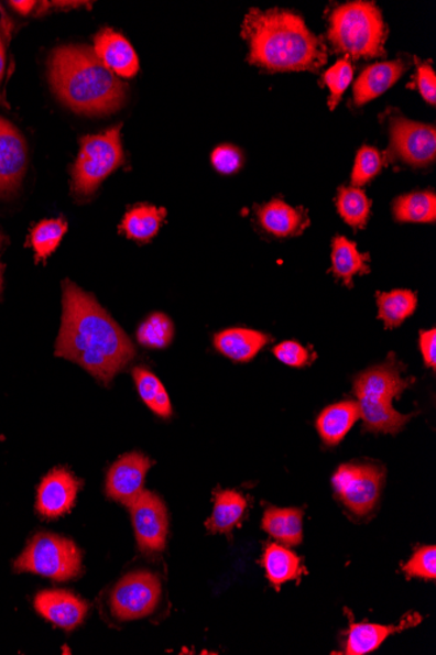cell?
<instances>
[{
  "instance_id": "cell-5",
  "label": "cell",
  "mask_w": 436,
  "mask_h": 655,
  "mask_svg": "<svg viewBox=\"0 0 436 655\" xmlns=\"http://www.w3.org/2000/svg\"><path fill=\"white\" fill-rule=\"evenodd\" d=\"M386 34L382 12L375 3L350 2L330 13L328 39L337 52L348 57H383Z\"/></svg>"
},
{
  "instance_id": "cell-37",
  "label": "cell",
  "mask_w": 436,
  "mask_h": 655,
  "mask_svg": "<svg viewBox=\"0 0 436 655\" xmlns=\"http://www.w3.org/2000/svg\"><path fill=\"white\" fill-rule=\"evenodd\" d=\"M273 354L283 364L294 368H304L314 359V354L306 347L293 340L283 341V343L274 347Z\"/></svg>"
},
{
  "instance_id": "cell-16",
  "label": "cell",
  "mask_w": 436,
  "mask_h": 655,
  "mask_svg": "<svg viewBox=\"0 0 436 655\" xmlns=\"http://www.w3.org/2000/svg\"><path fill=\"white\" fill-rule=\"evenodd\" d=\"M94 51L102 64L121 78H132L139 72L138 55L122 34L102 30L96 34Z\"/></svg>"
},
{
  "instance_id": "cell-36",
  "label": "cell",
  "mask_w": 436,
  "mask_h": 655,
  "mask_svg": "<svg viewBox=\"0 0 436 655\" xmlns=\"http://www.w3.org/2000/svg\"><path fill=\"white\" fill-rule=\"evenodd\" d=\"M11 30L12 23L3 12L2 18H0V106L6 107V83L9 80L12 68L10 57Z\"/></svg>"
},
{
  "instance_id": "cell-18",
  "label": "cell",
  "mask_w": 436,
  "mask_h": 655,
  "mask_svg": "<svg viewBox=\"0 0 436 655\" xmlns=\"http://www.w3.org/2000/svg\"><path fill=\"white\" fill-rule=\"evenodd\" d=\"M257 215L264 231L276 237L298 236L305 231L309 222L305 210L279 199L259 207Z\"/></svg>"
},
{
  "instance_id": "cell-23",
  "label": "cell",
  "mask_w": 436,
  "mask_h": 655,
  "mask_svg": "<svg viewBox=\"0 0 436 655\" xmlns=\"http://www.w3.org/2000/svg\"><path fill=\"white\" fill-rule=\"evenodd\" d=\"M248 507V501L236 491H221L216 494L212 515L206 527L210 534H229L239 522Z\"/></svg>"
},
{
  "instance_id": "cell-17",
  "label": "cell",
  "mask_w": 436,
  "mask_h": 655,
  "mask_svg": "<svg viewBox=\"0 0 436 655\" xmlns=\"http://www.w3.org/2000/svg\"><path fill=\"white\" fill-rule=\"evenodd\" d=\"M406 72L403 61L381 62L364 69L355 83L353 97L357 107L377 99L393 85H396L401 76Z\"/></svg>"
},
{
  "instance_id": "cell-39",
  "label": "cell",
  "mask_w": 436,
  "mask_h": 655,
  "mask_svg": "<svg viewBox=\"0 0 436 655\" xmlns=\"http://www.w3.org/2000/svg\"><path fill=\"white\" fill-rule=\"evenodd\" d=\"M417 87L424 99L435 106L436 102V75L430 65H422L417 72Z\"/></svg>"
},
{
  "instance_id": "cell-22",
  "label": "cell",
  "mask_w": 436,
  "mask_h": 655,
  "mask_svg": "<svg viewBox=\"0 0 436 655\" xmlns=\"http://www.w3.org/2000/svg\"><path fill=\"white\" fill-rule=\"evenodd\" d=\"M370 256L358 252L357 243L347 237L337 236L333 243V273L341 279L349 288L353 287V279L358 274L370 273Z\"/></svg>"
},
{
  "instance_id": "cell-32",
  "label": "cell",
  "mask_w": 436,
  "mask_h": 655,
  "mask_svg": "<svg viewBox=\"0 0 436 655\" xmlns=\"http://www.w3.org/2000/svg\"><path fill=\"white\" fill-rule=\"evenodd\" d=\"M67 228V222L63 219L44 220L33 228L31 242L37 260H46L55 252L65 237Z\"/></svg>"
},
{
  "instance_id": "cell-4",
  "label": "cell",
  "mask_w": 436,
  "mask_h": 655,
  "mask_svg": "<svg viewBox=\"0 0 436 655\" xmlns=\"http://www.w3.org/2000/svg\"><path fill=\"white\" fill-rule=\"evenodd\" d=\"M399 360L391 358L384 364L372 367L357 375L353 392L360 408L364 430L371 434L397 435L412 415L400 414L392 403L413 383L401 378Z\"/></svg>"
},
{
  "instance_id": "cell-9",
  "label": "cell",
  "mask_w": 436,
  "mask_h": 655,
  "mask_svg": "<svg viewBox=\"0 0 436 655\" xmlns=\"http://www.w3.org/2000/svg\"><path fill=\"white\" fill-rule=\"evenodd\" d=\"M161 598V581L151 571H132L116 585L110 594L111 611L119 620L150 616Z\"/></svg>"
},
{
  "instance_id": "cell-3",
  "label": "cell",
  "mask_w": 436,
  "mask_h": 655,
  "mask_svg": "<svg viewBox=\"0 0 436 655\" xmlns=\"http://www.w3.org/2000/svg\"><path fill=\"white\" fill-rule=\"evenodd\" d=\"M48 79L56 96L77 113H115L126 99L124 83L102 64L94 48L67 45L48 59Z\"/></svg>"
},
{
  "instance_id": "cell-8",
  "label": "cell",
  "mask_w": 436,
  "mask_h": 655,
  "mask_svg": "<svg viewBox=\"0 0 436 655\" xmlns=\"http://www.w3.org/2000/svg\"><path fill=\"white\" fill-rule=\"evenodd\" d=\"M385 471L375 465L347 463L335 472L337 498L351 513L369 514L375 507L384 484Z\"/></svg>"
},
{
  "instance_id": "cell-42",
  "label": "cell",
  "mask_w": 436,
  "mask_h": 655,
  "mask_svg": "<svg viewBox=\"0 0 436 655\" xmlns=\"http://www.w3.org/2000/svg\"><path fill=\"white\" fill-rule=\"evenodd\" d=\"M2 285H3V264L0 263V292H2Z\"/></svg>"
},
{
  "instance_id": "cell-40",
  "label": "cell",
  "mask_w": 436,
  "mask_h": 655,
  "mask_svg": "<svg viewBox=\"0 0 436 655\" xmlns=\"http://www.w3.org/2000/svg\"><path fill=\"white\" fill-rule=\"evenodd\" d=\"M419 347L422 357H424L425 365L434 369L436 368V330L421 331Z\"/></svg>"
},
{
  "instance_id": "cell-26",
  "label": "cell",
  "mask_w": 436,
  "mask_h": 655,
  "mask_svg": "<svg viewBox=\"0 0 436 655\" xmlns=\"http://www.w3.org/2000/svg\"><path fill=\"white\" fill-rule=\"evenodd\" d=\"M165 216V208L139 205L126 214L121 229L129 239L146 242L157 234Z\"/></svg>"
},
{
  "instance_id": "cell-28",
  "label": "cell",
  "mask_w": 436,
  "mask_h": 655,
  "mask_svg": "<svg viewBox=\"0 0 436 655\" xmlns=\"http://www.w3.org/2000/svg\"><path fill=\"white\" fill-rule=\"evenodd\" d=\"M140 399L160 417H171L173 407L166 389L150 369L138 367L132 372Z\"/></svg>"
},
{
  "instance_id": "cell-19",
  "label": "cell",
  "mask_w": 436,
  "mask_h": 655,
  "mask_svg": "<svg viewBox=\"0 0 436 655\" xmlns=\"http://www.w3.org/2000/svg\"><path fill=\"white\" fill-rule=\"evenodd\" d=\"M270 340L271 337L264 332L233 327L216 334L214 343L216 350L225 358L236 362H248L254 359Z\"/></svg>"
},
{
  "instance_id": "cell-38",
  "label": "cell",
  "mask_w": 436,
  "mask_h": 655,
  "mask_svg": "<svg viewBox=\"0 0 436 655\" xmlns=\"http://www.w3.org/2000/svg\"><path fill=\"white\" fill-rule=\"evenodd\" d=\"M212 163L220 173H236L242 166V153L233 145H221L214 151Z\"/></svg>"
},
{
  "instance_id": "cell-2",
  "label": "cell",
  "mask_w": 436,
  "mask_h": 655,
  "mask_svg": "<svg viewBox=\"0 0 436 655\" xmlns=\"http://www.w3.org/2000/svg\"><path fill=\"white\" fill-rule=\"evenodd\" d=\"M242 34L251 64L270 72H319L328 59L325 43L290 11L251 10Z\"/></svg>"
},
{
  "instance_id": "cell-7",
  "label": "cell",
  "mask_w": 436,
  "mask_h": 655,
  "mask_svg": "<svg viewBox=\"0 0 436 655\" xmlns=\"http://www.w3.org/2000/svg\"><path fill=\"white\" fill-rule=\"evenodd\" d=\"M121 124L98 135L84 137L79 156L73 168V190L77 195L94 194L102 181L124 162Z\"/></svg>"
},
{
  "instance_id": "cell-34",
  "label": "cell",
  "mask_w": 436,
  "mask_h": 655,
  "mask_svg": "<svg viewBox=\"0 0 436 655\" xmlns=\"http://www.w3.org/2000/svg\"><path fill=\"white\" fill-rule=\"evenodd\" d=\"M351 80H353V66L348 58L340 59L325 74V83L330 90V109H335L340 102Z\"/></svg>"
},
{
  "instance_id": "cell-6",
  "label": "cell",
  "mask_w": 436,
  "mask_h": 655,
  "mask_svg": "<svg viewBox=\"0 0 436 655\" xmlns=\"http://www.w3.org/2000/svg\"><path fill=\"white\" fill-rule=\"evenodd\" d=\"M13 569L58 582L74 580L81 575V554L73 541L55 534L40 533L28 543L24 553L13 564Z\"/></svg>"
},
{
  "instance_id": "cell-20",
  "label": "cell",
  "mask_w": 436,
  "mask_h": 655,
  "mask_svg": "<svg viewBox=\"0 0 436 655\" xmlns=\"http://www.w3.org/2000/svg\"><path fill=\"white\" fill-rule=\"evenodd\" d=\"M358 419H360V408L357 402H340L321 411L316 421V429L323 443L336 446L346 438Z\"/></svg>"
},
{
  "instance_id": "cell-33",
  "label": "cell",
  "mask_w": 436,
  "mask_h": 655,
  "mask_svg": "<svg viewBox=\"0 0 436 655\" xmlns=\"http://www.w3.org/2000/svg\"><path fill=\"white\" fill-rule=\"evenodd\" d=\"M383 168V159L381 152L374 148L364 145L358 151L353 173H351V184L360 187L369 184L372 178L378 176Z\"/></svg>"
},
{
  "instance_id": "cell-29",
  "label": "cell",
  "mask_w": 436,
  "mask_h": 655,
  "mask_svg": "<svg viewBox=\"0 0 436 655\" xmlns=\"http://www.w3.org/2000/svg\"><path fill=\"white\" fill-rule=\"evenodd\" d=\"M393 216L400 222H435V193L416 192L401 195L393 204Z\"/></svg>"
},
{
  "instance_id": "cell-15",
  "label": "cell",
  "mask_w": 436,
  "mask_h": 655,
  "mask_svg": "<svg viewBox=\"0 0 436 655\" xmlns=\"http://www.w3.org/2000/svg\"><path fill=\"white\" fill-rule=\"evenodd\" d=\"M34 608L41 616L59 629L72 632L88 613V604L66 590H45L34 598Z\"/></svg>"
},
{
  "instance_id": "cell-13",
  "label": "cell",
  "mask_w": 436,
  "mask_h": 655,
  "mask_svg": "<svg viewBox=\"0 0 436 655\" xmlns=\"http://www.w3.org/2000/svg\"><path fill=\"white\" fill-rule=\"evenodd\" d=\"M28 148L20 131L0 117V197H10L24 178Z\"/></svg>"
},
{
  "instance_id": "cell-11",
  "label": "cell",
  "mask_w": 436,
  "mask_h": 655,
  "mask_svg": "<svg viewBox=\"0 0 436 655\" xmlns=\"http://www.w3.org/2000/svg\"><path fill=\"white\" fill-rule=\"evenodd\" d=\"M390 134L391 150L404 163L426 166L435 162L436 130L433 124L393 118Z\"/></svg>"
},
{
  "instance_id": "cell-1",
  "label": "cell",
  "mask_w": 436,
  "mask_h": 655,
  "mask_svg": "<svg viewBox=\"0 0 436 655\" xmlns=\"http://www.w3.org/2000/svg\"><path fill=\"white\" fill-rule=\"evenodd\" d=\"M56 357L76 362L109 385L135 359L131 339L96 298L76 284L63 285V316Z\"/></svg>"
},
{
  "instance_id": "cell-12",
  "label": "cell",
  "mask_w": 436,
  "mask_h": 655,
  "mask_svg": "<svg viewBox=\"0 0 436 655\" xmlns=\"http://www.w3.org/2000/svg\"><path fill=\"white\" fill-rule=\"evenodd\" d=\"M153 462L143 452H130L110 467L107 477L108 498L129 506L144 491L148 471Z\"/></svg>"
},
{
  "instance_id": "cell-30",
  "label": "cell",
  "mask_w": 436,
  "mask_h": 655,
  "mask_svg": "<svg viewBox=\"0 0 436 655\" xmlns=\"http://www.w3.org/2000/svg\"><path fill=\"white\" fill-rule=\"evenodd\" d=\"M336 207L351 228L363 229L368 225L371 200L360 187H341L337 193Z\"/></svg>"
},
{
  "instance_id": "cell-24",
  "label": "cell",
  "mask_w": 436,
  "mask_h": 655,
  "mask_svg": "<svg viewBox=\"0 0 436 655\" xmlns=\"http://www.w3.org/2000/svg\"><path fill=\"white\" fill-rule=\"evenodd\" d=\"M266 577L273 587L295 580L302 574V563L297 555L290 548L277 543H272L265 548L262 559Z\"/></svg>"
},
{
  "instance_id": "cell-31",
  "label": "cell",
  "mask_w": 436,
  "mask_h": 655,
  "mask_svg": "<svg viewBox=\"0 0 436 655\" xmlns=\"http://www.w3.org/2000/svg\"><path fill=\"white\" fill-rule=\"evenodd\" d=\"M137 338L140 345L153 350H163L172 343L174 325L163 313H153L140 325Z\"/></svg>"
},
{
  "instance_id": "cell-14",
  "label": "cell",
  "mask_w": 436,
  "mask_h": 655,
  "mask_svg": "<svg viewBox=\"0 0 436 655\" xmlns=\"http://www.w3.org/2000/svg\"><path fill=\"white\" fill-rule=\"evenodd\" d=\"M81 480L66 469H55L42 479L37 493V512L54 520L72 511L79 493Z\"/></svg>"
},
{
  "instance_id": "cell-35",
  "label": "cell",
  "mask_w": 436,
  "mask_h": 655,
  "mask_svg": "<svg viewBox=\"0 0 436 655\" xmlns=\"http://www.w3.org/2000/svg\"><path fill=\"white\" fill-rule=\"evenodd\" d=\"M404 571L407 577L424 578V580H435L436 578V548L435 546H425L416 550L412 559L406 563Z\"/></svg>"
},
{
  "instance_id": "cell-10",
  "label": "cell",
  "mask_w": 436,
  "mask_h": 655,
  "mask_svg": "<svg viewBox=\"0 0 436 655\" xmlns=\"http://www.w3.org/2000/svg\"><path fill=\"white\" fill-rule=\"evenodd\" d=\"M128 507L139 549L145 555L163 553L168 533L164 501L156 493L144 490Z\"/></svg>"
},
{
  "instance_id": "cell-25",
  "label": "cell",
  "mask_w": 436,
  "mask_h": 655,
  "mask_svg": "<svg viewBox=\"0 0 436 655\" xmlns=\"http://www.w3.org/2000/svg\"><path fill=\"white\" fill-rule=\"evenodd\" d=\"M378 318L383 320L385 329H396L417 309L418 298L412 291L396 290L379 292L377 295Z\"/></svg>"
},
{
  "instance_id": "cell-41",
  "label": "cell",
  "mask_w": 436,
  "mask_h": 655,
  "mask_svg": "<svg viewBox=\"0 0 436 655\" xmlns=\"http://www.w3.org/2000/svg\"><path fill=\"white\" fill-rule=\"evenodd\" d=\"M12 9H15L21 15H30L36 2H11Z\"/></svg>"
},
{
  "instance_id": "cell-21",
  "label": "cell",
  "mask_w": 436,
  "mask_h": 655,
  "mask_svg": "<svg viewBox=\"0 0 436 655\" xmlns=\"http://www.w3.org/2000/svg\"><path fill=\"white\" fill-rule=\"evenodd\" d=\"M262 528L285 546H299L304 541V512L297 507L266 509Z\"/></svg>"
},
{
  "instance_id": "cell-43",
  "label": "cell",
  "mask_w": 436,
  "mask_h": 655,
  "mask_svg": "<svg viewBox=\"0 0 436 655\" xmlns=\"http://www.w3.org/2000/svg\"><path fill=\"white\" fill-rule=\"evenodd\" d=\"M2 243H3V237H2V233H0V248H2Z\"/></svg>"
},
{
  "instance_id": "cell-27",
  "label": "cell",
  "mask_w": 436,
  "mask_h": 655,
  "mask_svg": "<svg viewBox=\"0 0 436 655\" xmlns=\"http://www.w3.org/2000/svg\"><path fill=\"white\" fill-rule=\"evenodd\" d=\"M404 629L403 626L357 623L351 624L346 646L348 655H364L381 646L386 637Z\"/></svg>"
}]
</instances>
